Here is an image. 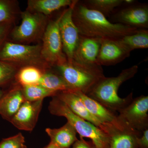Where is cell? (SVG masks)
<instances>
[{"instance_id": "d6986e66", "label": "cell", "mask_w": 148, "mask_h": 148, "mask_svg": "<svg viewBox=\"0 0 148 148\" xmlns=\"http://www.w3.org/2000/svg\"><path fill=\"white\" fill-rule=\"evenodd\" d=\"M72 0H28L26 10L49 16L61 8L69 7L73 3Z\"/></svg>"}, {"instance_id": "83f0119b", "label": "cell", "mask_w": 148, "mask_h": 148, "mask_svg": "<svg viewBox=\"0 0 148 148\" xmlns=\"http://www.w3.org/2000/svg\"><path fill=\"white\" fill-rule=\"evenodd\" d=\"M14 23L0 24V47L8 39L9 36L13 28Z\"/></svg>"}, {"instance_id": "8992f818", "label": "cell", "mask_w": 148, "mask_h": 148, "mask_svg": "<svg viewBox=\"0 0 148 148\" xmlns=\"http://www.w3.org/2000/svg\"><path fill=\"white\" fill-rule=\"evenodd\" d=\"M21 24L13 27L8 37L11 41L29 45L42 39L49 19V16L27 10L20 12Z\"/></svg>"}, {"instance_id": "7c38bea8", "label": "cell", "mask_w": 148, "mask_h": 148, "mask_svg": "<svg viewBox=\"0 0 148 148\" xmlns=\"http://www.w3.org/2000/svg\"><path fill=\"white\" fill-rule=\"evenodd\" d=\"M115 23L138 29L148 28V6L147 5H128L114 14Z\"/></svg>"}, {"instance_id": "3957f363", "label": "cell", "mask_w": 148, "mask_h": 148, "mask_svg": "<svg viewBox=\"0 0 148 148\" xmlns=\"http://www.w3.org/2000/svg\"><path fill=\"white\" fill-rule=\"evenodd\" d=\"M59 73L72 90L87 95L106 77L102 66L79 63L73 60L53 67Z\"/></svg>"}, {"instance_id": "ba28073f", "label": "cell", "mask_w": 148, "mask_h": 148, "mask_svg": "<svg viewBox=\"0 0 148 148\" xmlns=\"http://www.w3.org/2000/svg\"><path fill=\"white\" fill-rule=\"evenodd\" d=\"M148 96L142 95L133 98L118 112L119 118L133 129L143 132L148 129Z\"/></svg>"}, {"instance_id": "d6a6232c", "label": "cell", "mask_w": 148, "mask_h": 148, "mask_svg": "<svg viewBox=\"0 0 148 148\" xmlns=\"http://www.w3.org/2000/svg\"><path fill=\"white\" fill-rule=\"evenodd\" d=\"M24 148H27V147H26V146L25 145V146H24Z\"/></svg>"}, {"instance_id": "9c48e42d", "label": "cell", "mask_w": 148, "mask_h": 148, "mask_svg": "<svg viewBox=\"0 0 148 148\" xmlns=\"http://www.w3.org/2000/svg\"><path fill=\"white\" fill-rule=\"evenodd\" d=\"M77 1H74L71 5L64 10L61 14L59 22V29L63 51L67 61H73L74 52L78 43L80 34L73 18L74 6Z\"/></svg>"}, {"instance_id": "44dd1931", "label": "cell", "mask_w": 148, "mask_h": 148, "mask_svg": "<svg viewBox=\"0 0 148 148\" xmlns=\"http://www.w3.org/2000/svg\"><path fill=\"white\" fill-rule=\"evenodd\" d=\"M44 72L35 66L22 67L16 73L14 82L21 86L38 84Z\"/></svg>"}, {"instance_id": "ffe728a7", "label": "cell", "mask_w": 148, "mask_h": 148, "mask_svg": "<svg viewBox=\"0 0 148 148\" xmlns=\"http://www.w3.org/2000/svg\"><path fill=\"white\" fill-rule=\"evenodd\" d=\"M38 84L56 92L72 90L61 75L55 69H52V68L43 73Z\"/></svg>"}, {"instance_id": "9a60e30c", "label": "cell", "mask_w": 148, "mask_h": 148, "mask_svg": "<svg viewBox=\"0 0 148 148\" xmlns=\"http://www.w3.org/2000/svg\"><path fill=\"white\" fill-rule=\"evenodd\" d=\"M25 101L21 86L14 83L0 100V115L10 122Z\"/></svg>"}, {"instance_id": "4316f807", "label": "cell", "mask_w": 148, "mask_h": 148, "mask_svg": "<svg viewBox=\"0 0 148 148\" xmlns=\"http://www.w3.org/2000/svg\"><path fill=\"white\" fill-rule=\"evenodd\" d=\"M25 138L21 133L3 139L0 142V148H24Z\"/></svg>"}, {"instance_id": "30bf717a", "label": "cell", "mask_w": 148, "mask_h": 148, "mask_svg": "<svg viewBox=\"0 0 148 148\" xmlns=\"http://www.w3.org/2000/svg\"><path fill=\"white\" fill-rule=\"evenodd\" d=\"M130 52L118 39H101L96 64L101 66L116 65L129 57Z\"/></svg>"}, {"instance_id": "f1b7e54d", "label": "cell", "mask_w": 148, "mask_h": 148, "mask_svg": "<svg viewBox=\"0 0 148 148\" xmlns=\"http://www.w3.org/2000/svg\"><path fill=\"white\" fill-rule=\"evenodd\" d=\"M72 148H96L92 141H87L84 138L80 137L79 140H77L73 144Z\"/></svg>"}, {"instance_id": "484cf974", "label": "cell", "mask_w": 148, "mask_h": 148, "mask_svg": "<svg viewBox=\"0 0 148 148\" xmlns=\"http://www.w3.org/2000/svg\"><path fill=\"white\" fill-rule=\"evenodd\" d=\"M18 69L7 62L0 61V87L14 83Z\"/></svg>"}, {"instance_id": "52a82bcc", "label": "cell", "mask_w": 148, "mask_h": 148, "mask_svg": "<svg viewBox=\"0 0 148 148\" xmlns=\"http://www.w3.org/2000/svg\"><path fill=\"white\" fill-rule=\"evenodd\" d=\"M60 17L61 14L55 20H49L42 39V57L51 68L67 61L63 51L59 32Z\"/></svg>"}, {"instance_id": "603a6c76", "label": "cell", "mask_w": 148, "mask_h": 148, "mask_svg": "<svg viewBox=\"0 0 148 148\" xmlns=\"http://www.w3.org/2000/svg\"><path fill=\"white\" fill-rule=\"evenodd\" d=\"M21 88L25 101L44 100L47 97H54L57 93L47 89L39 84L24 86H21Z\"/></svg>"}, {"instance_id": "4fadbf2b", "label": "cell", "mask_w": 148, "mask_h": 148, "mask_svg": "<svg viewBox=\"0 0 148 148\" xmlns=\"http://www.w3.org/2000/svg\"><path fill=\"white\" fill-rule=\"evenodd\" d=\"M76 92L81 98L89 112L102 125H111L121 130L131 128L120 119L116 112L107 109L80 91Z\"/></svg>"}, {"instance_id": "2e32d148", "label": "cell", "mask_w": 148, "mask_h": 148, "mask_svg": "<svg viewBox=\"0 0 148 148\" xmlns=\"http://www.w3.org/2000/svg\"><path fill=\"white\" fill-rule=\"evenodd\" d=\"M55 96L64 102L68 108L78 116L91 123L101 129L103 125L89 112L81 98L75 91H59L56 93Z\"/></svg>"}, {"instance_id": "4dcf8cb0", "label": "cell", "mask_w": 148, "mask_h": 148, "mask_svg": "<svg viewBox=\"0 0 148 148\" xmlns=\"http://www.w3.org/2000/svg\"><path fill=\"white\" fill-rule=\"evenodd\" d=\"M58 148L56 147V146H55V145H53V144H52V143H49V144L47 145V146H46V147H44V148Z\"/></svg>"}, {"instance_id": "e0dca14e", "label": "cell", "mask_w": 148, "mask_h": 148, "mask_svg": "<svg viewBox=\"0 0 148 148\" xmlns=\"http://www.w3.org/2000/svg\"><path fill=\"white\" fill-rule=\"evenodd\" d=\"M100 46L101 39L80 35L79 41L74 52L73 61L82 64H96Z\"/></svg>"}, {"instance_id": "5b68a950", "label": "cell", "mask_w": 148, "mask_h": 148, "mask_svg": "<svg viewBox=\"0 0 148 148\" xmlns=\"http://www.w3.org/2000/svg\"><path fill=\"white\" fill-rule=\"evenodd\" d=\"M41 43L34 45L16 43L7 40L0 47V61L9 63L18 69L27 66L43 71L51 69L42 57Z\"/></svg>"}, {"instance_id": "6da1fadb", "label": "cell", "mask_w": 148, "mask_h": 148, "mask_svg": "<svg viewBox=\"0 0 148 148\" xmlns=\"http://www.w3.org/2000/svg\"><path fill=\"white\" fill-rule=\"evenodd\" d=\"M73 18L80 35L99 39H118L140 29L112 22L103 14L88 8L78 1L74 6Z\"/></svg>"}, {"instance_id": "1f68e13d", "label": "cell", "mask_w": 148, "mask_h": 148, "mask_svg": "<svg viewBox=\"0 0 148 148\" xmlns=\"http://www.w3.org/2000/svg\"><path fill=\"white\" fill-rule=\"evenodd\" d=\"M6 90H3V89L0 88V100H1V99L5 93Z\"/></svg>"}, {"instance_id": "277c9868", "label": "cell", "mask_w": 148, "mask_h": 148, "mask_svg": "<svg viewBox=\"0 0 148 148\" xmlns=\"http://www.w3.org/2000/svg\"><path fill=\"white\" fill-rule=\"evenodd\" d=\"M49 110L51 114L66 118L75 130L80 137L91 140L96 148H110L108 135L91 123L83 119L74 113L66 104L57 97H52Z\"/></svg>"}, {"instance_id": "f546056e", "label": "cell", "mask_w": 148, "mask_h": 148, "mask_svg": "<svg viewBox=\"0 0 148 148\" xmlns=\"http://www.w3.org/2000/svg\"><path fill=\"white\" fill-rule=\"evenodd\" d=\"M137 142L139 148H148V129L143 131L141 137L137 138Z\"/></svg>"}, {"instance_id": "ac0fdd59", "label": "cell", "mask_w": 148, "mask_h": 148, "mask_svg": "<svg viewBox=\"0 0 148 148\" xmlns=\"http://www.w3.org/2000/svg\"><path fill=\"white\" fill-rule=\"evenodd\" d=\"M45 131L50 143L58 148H70L78 140L76 131L68 122L60 128H47Z\"/></svg>"}, {"instance_id": "7a4b0ae2", "label": "cell", "mask_w": 148, "mask_h": 148, "mask_svg": "<svg viewBox=\"0 0 148 148\" xmlns=\"http://www.w3.org/2000/svg\"><path fill=\"white\" fill-rule=\"evenodd\" d=\"M138 70V65H134L123 70L117 76L106 77L86 95L107 109L118 112L133 99L132 92L125 98L120 97L118 94L119 88L123 83L135 76Z\"/></svg>"}, {"instance_id": "5bb4252c", "label": "cell", "mask_w": 148, "mask_h": 148, "mask_svg": "<svg viewBox=\"0 0 148 148\" xmlns=\"http://www.w3.org/2000/svg\"><path fill=\"white\" fill-rule=\"evenodd\" d=\"M101 129L108 135L110 148H139L137 139L142 132L132 128L120 129L109 124H103Z\"/></svg>"}, {"instance_id": "7402d4cb", "label": "cell", "mask_w": 148, "mask_h": 148, "mask_svg": "<svg viewBox=\"0 0 148 148\" xmlns=\"http://www.w3.org/2000/svg\"><path fill=\"white\" fill-rule=\"evenodd\" d=\"M118 40L130 52L135 49H147L148 31L140 29L136 33L124 36Z\"/></svg>"}, {"instance_id": "d4e9b609", "label": "cell", "mask_w": 148, "mask_h": 148, "mask_svg": "<svg viewBox=\"0 0 148 148\" xmlns=\"http://www.w3.org/2000/svg\"><path fill=\"white\" fill-rule=\"evenodd\" d=\"M18 12L17 1L0 0V24L14 23Z\"/></svg>"}, {"instance_id": "cb8c5ba5", "label": "cell", "mask_w": 148, "mask_h": 148, "mask_svg": "<svg viewBox=\"0 0 148 148\" xmlns=\"http://www.w3.org/2000/svg\"><path fill=\"white\" fill-rule=\"evenodd\" d=\"M86 7L97 11L105 16L123 4V0H88L82 2Z\"/></svg>"}, {"instance_id": "8fae6325", "label": "cell", "mask_w": 148, "mask_h": 148, "mask_svg": "<svg viewBox=\"0 0 148 148\" xmlns=\"http://www.w3.org/2000/svg\"><path fill=\"white\" fill-rule=\"evenodd\" d=\"M43 100L25 101L10 122L20 130L32 131L36 126L42 108Z\"/></svg>"}]
</instances>
